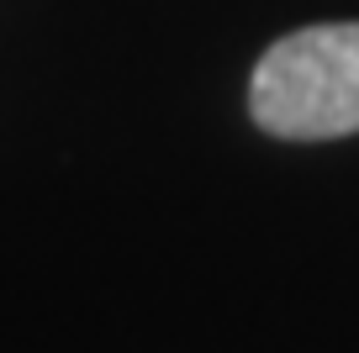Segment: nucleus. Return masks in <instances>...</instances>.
Returning a JSON list of instances; mask_svg holds the SVG:
<instances>
[{"instance_id": "obj_1", "label": "nucleus", "mask_w": 359, "mask_h": 353, "mask_svg": "<svg viewBox=\"0 0 359 353\" xmlns=\"http://www.w3.org/2000/svg\"><path fill=\"white\" fill-rule=\"evenodd\" d=\"M248 116L280 143L359 132V22L296 27L269 43L248 79Z\"/></svg>"}]
</instances>
